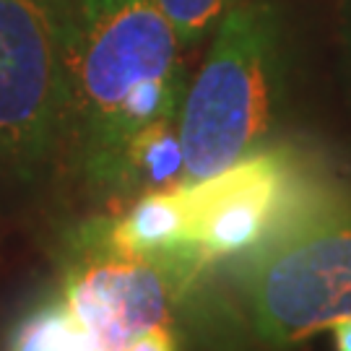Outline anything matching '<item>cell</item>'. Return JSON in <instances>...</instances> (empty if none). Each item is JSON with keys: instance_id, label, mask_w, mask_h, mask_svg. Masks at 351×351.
<instances>
[{"instance_id": "6da1fadb", "label": "cell", "mask_w": 351, "mask_h": 351, "mask_svg": "<svg viewBox=\"0 0 351 351\" xmlns=\"http://www.w3.org/2000/svg\"><path fill=\"white\" fill-rule=\"evenodd\" d=\"M180 50L156 0H73L63 146L91 185L112 190L128 141L180 114Z\"/></svg>"}, {"instance_id": "ba28073f", "label": "cell", "mask_w": 351, "mask_h": 351, "mask_svg": "<svg viewBox=\"0 0 351 351\" xmlns=\"http://www.w3.org/2000/svg\"><path fill=\"white\" fill-rule=\"evenodd\" d=\"M185 182V154L177 117L156 120L141 128L125 143L112 190L117 193H156Z\"/></svg>"}, {"instance_id": "8992f818", "label": "cell", "mask_w": 351, "mask_h": 351, "mask_svg": "<svg viewBox=\"0 0 351 351\" xmlns=\"http://www.w3.org/2000/svg\"><path fill=\"white\" fill-rule=\"evenodd\" d=\"M188 281L169 263L110 247L94 221L73 237L63 276V302L99 351H125L156 326H167L169 300Z\"/></svg>"}, {"instance_id": "4fadbf2b", "label": "cell", "mask_w": 351, "mask_h": 351, "mask_svg": "<svg viewBox=\"0 0 351 351\" xmlns=\"http://www.w3.org/2000/svg\"><path fill=\"white\" fill-rule=\"evenodd\" d=\"M65 351H99V349H97V343L86 336V330L73 320V328H71V336H68Z\"/></svg>"}, {"instance_id": "9c48e42d", "label": "cell", "mask_w": 351, "mask_h": 351, "mask_svg": "<svg viewBox=\"0 0 351 351\" xmlns=\"http://www.w3.org/2000/svg\"><path fill=\"white\" fill-rule=\"evenodd\" d=\"M73 315L63 300H45L13 326L8 351H65Z\"/></svg>"}, {"instance_id": "52a82bcc", "label": "cell", "mask_w": 351, "mask_h": 351, "mask_svg": "<svg viewBox=\"0 0 351 351\" xmlns=\"http://www.w3.org/2000/svg\"><path fill=\"white\" fill-rule=\"evenodd\" d=\"M101 239L120 252L169 263L193 281L201 271V255L188 245V213L182 185L172 190L143 193L120 219L94 221Z\"/></svg>"}, {"instance_id": "5b68a950", "label": "cell", "mask_w": 351, "mask_h": 351, "mask_svg": "<svg viewBox=\"0 0 351 351\" xmlns=\"http://www.w3.org/2000/svg\"><path fill=\"white\" fill-rule=\"evenodd\" d=\"M323 190L289 146L255 149L221 172L182 185L188 245L211 261L247 255Z\"/></svg>"}, {"instance_id": "30bf717a", "label": "cell", "mask_w": 351, "mask_h": 351, "mask_svg": "<svg viewBox=\"0 0 351 351\" xmlns=\"http://www.w3.org/2000/svg\"><path fill=\"white\" fill-rule=\"evenodd\" d=\"M182 47H195L242 0H156Z\"/></svg>"}, {"instance_id": "277c9868", "label": "cell", "mask_w": 351, "mask_h": 351, "mask_svg": "<svg viewBox=\"0 0 351 351\" xmlns=\"http://www.w3.org/2000/svg\"><path fill=\"white\" fill-rule=\"evenodd\" d=\"M73 0H0V169L32 180L65 138Z\"/></svg>"}, {"instance_id": "3957f363", "label": "cell", "mask_w": 351, "mask_h": 351, "mask_svg": "<svg viewBox=\"0 0 351 351\" xmlns=\"http://www.w3.org/2000/svg\"><path fill=\"white\" fill-rule=\"evenodd\" d=\"M245 304L255 336L291 346L351 317V195L323 188L245 258Z\"/></svg>"}, {"instance_id": "8fae6325", "label": "cell", "mask_w": 351, "mask_h": 351, "mask_svg": "<svg viewBox=\"0 0 351 351\" xmlns=\"http://www.w3.org/2000/svg\"><path fill=\"white\" fill-rule=\"evenodd\" d=\"M339 47L346 91L351 99V0H339Z\"/></svg>"}, {"instance_id": "7a4b0ae2", "label": "cell", "mask_w": 351, "mask_h": 351, "mask_svg": "<svg viewBox=\"0 0 351 351\" xmlns=\"http://www.w3.org/2000/svg\"><path fill=\"white\" fill-rule=\"evenodd\" d=\"M281 94V19L271 3H239L221 19L177 114L185 182L216 175L261 149L276 123Z\"/></svg>"}, {"instance_id": "7c38bea8", "label": "cell", "mask_w": 351, "mask_h": 351, "mask_svg": "<svg viewBox=\"0 0 351 351\" xmlns=\"http://www.w3.org/2000/svg\"><path fill=\"white\" fill-rule=\"evenodd\" d=\"M125 351H177L175 336L167 326H156L133 341Z\"/></svg>"}, {"instance_id": "5bb4252c", "label": "cell", "mask_w": 351, "mask_h": 351, "mask_svg": "<svg viewBox=\"0 0 351 351\" xmlns=\"http://www.w3.org/2000/svg\"><path fill=\"white\" fill-rule=\"evenodd\" d=\"M333 330V346L336 351H351V317H343L330 326Z\"/></svg>"}]
</instances>
